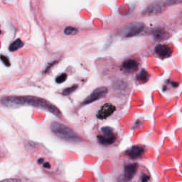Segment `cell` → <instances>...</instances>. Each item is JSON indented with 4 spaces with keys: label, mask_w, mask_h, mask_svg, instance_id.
Segmentation results:
<instances>
[{
    "label": "cell",
    "mask_w": 182,
    "mask_h": 182,
    "mask_svg": "<svg viewBox=\"0 0 182 182\" xmlns=\"http://www.w3.org/2000/svg\"><path fill=\"white\" fill-rule=\"evenodd\" d=\"M1 104L7 107H16L20 105H30L47 110L56 116L60 117L61 112L58 108L48 100L34 96H9L2 98Z\"/></svg>",
    "instance_id": "obj_1"
},
{
    "label": "cell",
    "mask_w": 182,
    "mask_h": 182,
    "mask_svg": "<svg viewBox=\"0 0 182 182\" xmlns=\"http://www.w3.org/2000/svg\"><path fill=\"white\" fill-rule=\"evenodd\" d=\"M51 130L59 138L68 142H78L82 140L80 137L70 127L58 122H53L51 125Z\"/></svg>",
    "instance_id": "obj_2"
},
{
    "label": "cell",
    "mask_w": 182,
    "mask_h": 182,
    "mask_svg": "<svg viewBox=\"0 0 182 182\" xmlns=\"http://www.w3.org/2000/svg\"><path fill=\"white\" fill-rule=\"evenodd\" d=\"M102 134L98 135V142L103 145H110L115 142L116 139L115 134L113 133L112 129L110 127H104L101 129Z\"/></svg>",
    "instance_id": "obj_3"
},
{
    "label": "cell",
    "mask_w": 182,
    "mask_h": 182,
    "mask_svg": "<svg viewBox=\"0 0 182 182\" xmlns=\"http://www.w3.org/2000/svg\"><path fill=\"white\" fill-rule=\"evenodd\" d=\"M144 28L143 23L141 22H134L127 25L123 29L122 35L125 37H132L141 33Z\"/></svg>",
    "instance_id": "obj_4"
},
{
    "label": "cell",
    "mask_w": 182,
    "mask_h": 182,
    "mask_svg": "<svg viewBox=\"0 0 182 182\" xmlns=\"http://www.w3.org/2000/svg\"><path fill=\"white\" fill-rule=\"evenodd\" d=\"M107 88L106 87H100L93 91V93L88 96L83 102V105H88L90 104L95 101L102 99L104 98L107 93Z\"/></svg>",
    "instance_id": "obj_5"
},
{
    "label": "cell",
    "mask_w": 182,
    "mask_h": 182,
    "mask_svg": "<svg viewBox=\"0 0 182 182\" xmlns=\"http://www.w3.org/2000/svg\"><path fill=\"white\" fill-rule=\"evenodd\" d=\"M166 9V4L162 1H157L147 7L143 11L144 15H156L163 12Z\"/></svg>",
    "instance_id": "obj_6"
},
{
    "label": "cell",
    "mask_w": 182,
    "mask_h": 182,
    "mask_svg": "<svg viewBox=\"0 0 182 182\" xmlns=\"http://www.w3.org/2000/svg\"><path fill=\"white\" fill-rule=\"evenodd\" d=\"M115 110H116V107L112 104H111V103H106V104L103 105L99 111L98 112L97 117L98 119L104 120L113 114Z\"/></svg>",
    "instance_id": "obj_7"
},
{
    "label": "cell",
    "mask_w": 182,
    "mask_h": 182,
    "mask_svg": "<svg viewBox=\"0 0 182 182\" xmlns=\"http://www.w3.org/2000/svg\"><path fill=\"white\" fill-rule=\"evenodd\" d=\"M155 52L157 56L161 58H166L170 57L172 54V48L168 45L165 44H159L155 47Z\"/></svg>",
    "instance_id": "obj_8"
},
{
    "label": "cell",
    "mask_w": 182,
    "mask_h": 182,
    "mask_svg": "<svg viewBox=\"0 0 182 182\" xmlns=\"http://www.w3.org/2000/svg\"><path fill=\"white\" fill-rule=\"evenodd\" d=\"M137 169H138V164H130L128 165H126L124 169L123 173V179L125 181H130L134 176L135 174L137 173Z\"/></svg>",
    "instance_id": "obj_9"
},
{
    "label": "cell",
    "mask_w": 182,
    "mask_h": 182,
    "mask_svg": "<svg viewBox=\"0 0 182 182\" xmlns=\"http://www.w3.org/2000/svg\"><path fill=\"white\" fill-rule=\"evenodd\" d=\"M138 68V63L133 59H128L122 63V69L125 72H134Z\"/></svg>",
    "instance_id": "obj_10"
},
{
    "label": "cell",
    "mask_w": 182,
    "mask_h": 182,
    "mask_svg": "<svg viewBox=\"0 0 182 182\" xmlns=\"http://www.w3.org/2000/svg\"><path fill=\"white\" fill-rule=\"evenodd\" d=\"M144 153V149L139 146H133L127 151V154L130 158L137 159Z\"/></svg>",
    "instance_id": "obj_11"
},
{
    "label": "cell",
    "mask_w": 182,
    "mask_h": 182,
    "mask_svg": "<svg viewBox=\"0 0 182 182\" xmlns=\"http://www.w3.org/2000/svg\"><path fill=\"white\" fill-rule=\"evenodd\" d=\"M149 78V73H147V71L145 70H142L139 73V74L137 75V80L139 81V82L142 83H147V81H148Z\"/></svg>",
    "instance_id": "obj_12"
},
{
    "label": "cell",
    "mask_w": 182,
    "mask_h": 182,
    "mask_svg": "<svg viewBox=\"0 0 182 182\" xmlns=\"http://www.w3.org/2000/svg\"><path fill=\"white\" fill-rule=\"evenodd\" d=\"M24 46V43L22 42L21 39H16L14 41H13L11 44L10 46H9V49L10 51H12V52H14V51H15L16 50H18V49L22 48Z\"/></svg>",
    "instance_id": "obj_13"
},
{
    "label": "cell",
    "mask_w": 182,
    "mask_h": 182,
    "mask_svg": "<svg viewBox=\"0 0 182 182\" xmlns=\"http://www.w3.org/2000/svg\"><path fill=\"white\" fill-rule=\"evenodd\" d=\"M78 29L76 28H74L73 26H67L64 29V34L66 35L70 36V35H75L78 33Z\"/></svg>",
    "instance_id": "obj_14"
},
{
    "label": "cell",
    "mask_w": 182,
    "mask_h": 182,
    "mask_svg": "<svg viewBox=\"0 0 182 182\" xmlns=\"http://www.w3.org/2000/svg\"><path fill=\"white\" fill-rule=\"evenodd\" d=\"M78 87V85H74L71 86V87L66 88V89L63 90L62 94L63 95H70V94H71V93H73V92H74V91L76 89H77Z\"/></svg>",
    "instance_id": "obj_15"
},
{
    "label": "cell",
    "mask_w": 182,
    "mask_h": 182,
    "mask_svg": "<svg viewBox=\"0 0 182 182\" xmlns=\"http://www.w3.org/2000/svg\"><path fill=\"white\" fill-rule=\"evenodd\" d=\"M165 32H164V30H156L154 32V36L156 39H164V36H165Z\"/></svg>",
    "instance_id": "obj_16"
},
{
    "label": "cell",
    "mask_w": 182,
    "mask_h": 182,
    "mask_svg": "<svg viewBox=\"0 0 182 182\" xmlns=\"http://www.w3.org/2000/svg\"><path fill=\"white\" fill-rule=\"evenodd\" d=\"M66 78H67V75H66V73H62V74L58 75V77H56V82L57 83H62L63 82H65Z\"/></svg>",
    "instance_id": "obj_17"
},
{
    "label": "cell",
    "mask_w": 182,
    "mask_h": 182,
    "mask_svg": "<svg viewBox=\"0 0 182 182\" xmlns=\"http://www.w3.org/2000/svg\"><path fill=\"white\" fill-rule=\"evenodd\" d=\"M0 59H1V61L3 62V63L5 66H10V61H9V59L8 58L7 56H4V55H0Z\"/></svg>",
    "instance_id": "obj_18"
},
{
    "label": "cell",
    "mask_w": 182,
    "mask_h": 182,
    "mask_svg": "<svg viewBox=\"0 0 182 182\" xmlns=\"http://www.w3.org/2000/svg\"><path fill=\"white\" fill-rule=\"evenodd\" d=\"M166 1L169 4H173L180 3V2H182V0H166Z\"/></svg>",
    "instance_id": "obj_19"
},
{
    "label": "cell",
    "mask_w": 182,
    "mask_h": 182,
    "mask_svg": "<svg viewBox=\"0 0 182 182\" xmlns=\"http://www.w3.org/2000/svg\"><path fill=\"white\" fill-rule=\"evenodd\" d=\"M149 177L148 176L144 175V174H143V175H142V176H141V181H142L146 182V181H149Z\"/></svg>",
    "instance_id": "obj_20"
},
{
    "label": "cell",
    "mask_w": 182,
    "mask_h": 182,
    "mask_svg": "<svg viewBox=\"0 0 182 182\" xmlns=\"http://www.w3.org/2000/svg\"><path fill=\"white\" fill-rule=\"evenodd\" d=\"M43 167H45L46 169H50L51 168V165L48 162H43Z\"/></svg>",
    "instance_id": "obj_21"
},
{
    "label": "cell",
    "mask_w": 182,
    "mask_h": 182,
    "mask_svg": "<svg viewBox=\"0 0 182 182\" xmlns=\"http://www.w3.org/2000/svg\"><path fill=\"white\" fill-rule=\"evenodd\" d=\"M43 159H39L38 160V163L39 164H43Z\"/></svg>",
    "instance_id": "obj_22"
},
{
    "label": "cell",
    "mask_w": 182,
    "mask_h": 182,
    "mask_svg": "<svg viewBox=\"0 0 182 182\" xmlns=\"http://www.w3.org/2000/svg\"><path fill=\"white\" fill-rule=\"evenodd\" d=\"M6 181H19V179H7Z\"/></svg>",
    "instance_id": "obj_23"
},
{
    "label": "cell",
    "mask_w": 182,
    "mask_h": 182,
    "mask_svg": "<svg viewBox=\"0 0 182 182\" xmlns=\"http://www.w3.org/2000/svg\"><path fill=\"white\" fill-rule=\"evenodd\" d=\"M0 33H1V31H0Z\"/></svg>",
    "instance_id": "obj_24"
}]
</instances>
